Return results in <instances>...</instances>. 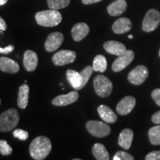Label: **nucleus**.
I'll return each mask as SVG.
<instances>
[{"label":"nucleus","instance_id":"nucleus-1","mask_svg":"<svg viewBox=\"0 0 160 160\" xmlns=\"http://www.w3.org/2000/svg\"><path fill=\"white\" fill-rule=\"evenodd\" d=\"M51 142L48 138L40 136L35 138L30 145L29 151L31 157L35 160L45 159L51 151Z\"/></svg>","mask_w":160,"mask_h":160},{"label":"nucleus","instance_id":"nucleus-2","mask_svg":"<svg viewBox=\"0 0 160 160\" xmlns=\"http://www.w3.org/2000/svg\"><path fill=\"white\" fill-rule=\"evenodd\" d=\"M37 24L43 27H55L62 22V17L58 10L50 9L37 12L35 16Z\"/></svg>","mask_w":160,"mask_h":160},{"label":"nucleus","instance_id":"nucleus-3","mask_svg":"<svg viewBox=\"0 0 160 160\" xmlns=\"http://www.w3.org/2000/svg\"><path fill=\"white\" fill-rule=\"evenodd\" d=\"M19 121L17 110L10 108L0 115V131L8 132L17 127Z\"/></svg>","mask_w":160,"mask_h":160},{"label":"nucleus","instance_id":"nucleus-4","mask_svg":"<svg viewBox=\"0 0 160 160\" xmlns=\"http://www.w3.org/2000/svg\"><path fill=\"white\" fill-rule=\"evenodd\" d=\"M93 88L97 94L100 97H107L113 90V84L108 78L103 75H98L93 79Z\"/></svg>","mask_w":160,"mask_h":160},{"label":"nucleus","instance_id":"nucleus-5","mask_svg":"<svg viewBox=\"0 0 160 160\" xmlns=\"http://www.w3.org/2000/svg\"><path fill=\"white\" fill-rule=\"evenodd\" d=\"M86 128L92 136L95 137L102 138L111 133V127L102 122L90 120L86 123Z\"/></svg>","mask_w":160,"mask_h":160},{"label":"nucleus","instance_id":"nucleus-6","mask_svg":"<svg viewBox=\"0 0 160 160\" xmlns=\"http://www.w3.org/2000/svg\"><path fill=\"white\" fill-rule=\"evenodd\" d=\"M160 23V13L156 9H151L147 12L142 22L144 31L152 32L157 28Z\"/></svg>","mask_w":160,"mask_h":160},{"label":"nucleus","instance_id":"nucleus-7","mask_svg":"<svg viewBox=\"0 0 160 160\" xmlns=\"http://www.w3.org/2000/svg\"><path fill=\"white\" fill-rule=\"evenodd\" d=\"M148 70L144 65H138L128 73L129 82L134 85H142L148 77Z\"/></svg>","mask_w":160,"mask_h":160},{"label":"nucleus","instance_id":"nucleus-8","mask_svg":"<svg viewBox=\"0 0 160 160\" xmlns=\"http://www.w3.org/2000/svg\"><path fill=\"white\" fill-rule=\"evenodd\" d=\"M77 53L69 50H62L56 53L52 57V61L57 66H63L75 61Z\"/></svg>","mask_w":160,"mask_h":160},{"label":"nucleus","instance_id":"nucleus-9","mask_svg":"<svg viewBox=\"0 0 160 160\" xmlns=\"http://www.w3.org/2000/svg\"><path fill=\"white\" fill-rule=\"evenodd\" d=\"M134 59V53L131 50H127L123 54L119 55L112 65V70L114 72H119L127 68Z\"/></svg>","mask_w":160,"mask_h":160},{"label":"nucleus","instance_id":"nucleus-10","mask_svg":"<svg viewBox=\"0 0 160 160\" xmlns=\"http://www.w3.org/2000/svg\"><path fill=\"white\" fill-rule=\"evenodd\" d=\"M64 41L63 34L60 32H53L48 36L45 42V48L48 52H53L59 48Z\"/></svg>","mask_w":160,"mask_h":160},{"label":"nucleus","instance_id":"nucleus-11","mask_svg":"<svg viewBox=\"0 0 160 160\" xmlns=\"http://www.w3.org/2000/svg\"><path fill=\"white\" fill-rule=\"evenodd\" d=\"M136 99L131 96L124 97L121 101L117 104V111L119 115L126 116L129 114L132 111V110L134 108L136 105Z\"/></svg>","mask_w":160,"mask_h":160},{"label":"nucleus","instance_id":"nucleus-12","mask_svg":"<svg viewBox=\"0 0 160 160\" xmlns=\"http://www.w3.org/2000/svg\"><path fill=\"white\" fill-rule=\"evenodd\" d=\"M79 98L77 91H71L65 95H59L52 100V104L55 106H66L74 103Z\"/></svg>","mask_w":160,"mask_h":160},{"label":"nucleus","instance_id":"nucleus-13","mask_svg":"<svg viewBox=\"0 0 160 160\" xmlns=\"http://www.w3.org/2000/svg\"><path fill=\"white\" fill-rule=\"evenodd\" d=\"M38 56L37 53L31 50H28L24 53L23 65L28 71L32 72L35 71L38 65Z\"/></svg>","mask_w":160,"mask_h":160},{"label":"nucleus","instance_id":"nucleus-14","mask_svg":"<svg viewBox=\"0 0 160 160\" xmlns=\"http://www.w3.org/2000/svg\"><path fill=\"white\" fill-rule=\"evenodd\" d=\"M88 25L85 22H79L73 25L71 30V35L74 41L79 42L87 37L89 33Z\"/></svg>","mask_w":160,"mask_h":160},{"label":"nucleus","instance_id":"nucleus-15","mask_svg":"<svg viewBox=\"0 0 160 160\" xmlns=\"http://www.w3.org/2000/svg\"><path fill=\"white\" fill-rule=\"evenodd\" d=\"M0 71L8 73H17L19 71V65L8 57H0Z\"/></svg>","mask_w":160,"mask_h":160},{"label":"nucleus","instance_id":"nucleus-16","mask_svg":"<svg viewBox=\"0 0 160 160\" xmlns=\"http://www.w3.org/2000/svg\"><path fill=\"white\" fill-rule=\"evenodd\" d=\"M104 48L108 53L113 55L119 56L123 54L127 51L125 45L124 44L117 41H108L104 43Z\"/></svg>","mask_w":160,"mask_h":160},{"label":"nucleus","instance_id":"nucleus-17","mask_svg":"<svg viewBox=\"0 0 160 160\" xmlns=\"http://www.w3.org/2000/svg\"><path fill=\"white\" fill-rule=\"evenodd\" d=\"M132 28L131 20L128 18L122 17L116 20L112 25V29L114 33L117 34H122L128 32Z\"/></svg>","mask_w":160,"mask_h":160},{"label":"nucleus","instance_id":"nucleus-18","mask_svg":"<svg viewBox=\"0 0 160 160\" xmlns=\"http://www.w3.org/2000/svg\"><path fill=\"white\" fill-rule=\"evenodd\" d=\"M127 2L125 0H115V2L108 6V13L112 17H117L122 15L127 9Z\"/></svg>","mask_w":160,"mask_h":160},{"label":"nucleus","instance_id":"nucleus-19","mask_svg":"<svg viewBox=\"0 0 160 160\" xmlns=\"http://www.w3.org/2000/svg\"><path fill=\"white\" fill-rule=\"evenodd\" d=\"M133 139V132L131 129L125 128L120 133L118 143L125 150H129Z\"/></svg>","mask_w":160,"mask_h":160},{"label":"nucleus","instance_id":"nucleus-20","mask_svg":"<svg viewBox=\"0 0 160 160\" xmlns=\"http://www.w3.org/2000/svg\"><path fill=\"white\" fill-rule=\"evenodd\" d=\"M97 111L101 119L107 123H114L117 120L116 113L110 108L108 106L101 105L98 107Z\"/></svg>","mask_w":160,"mask_h":160},{"label":"nucleus","instance_id":"nucleus-21","mask_svg":"<svg viewBox=\"0 0 160 160\" xmlns=\"http://www.w3.org/2000/svg\"><path fill=\"white\" fill-rule=\"evenodd\" d=\"M29 99V86L26 84L22 85L19 87L18 93L17 104L19 108L25 109L28 104Z\"/></svg>","mask_w":160,"mask_h":160},{"label":"nucleus","instance_id":"nucleus-22","mask_svg":"<svg viewBox=\"0 0 160 160\" xmlns=\"http://www.w3.org/2000/svg\"><path fill=\"white\" fill-rule=\"evenodd\" d=\"M67 79L71 84L72 87L77 91H79L82 89V79L80 73L73 70H68L66 72Z\"/></svg>","mask_w":160,"mask_h":160},{"label":"nucleus","instance_id":"nucleus-23","mask_svg":"<svg viewBox=\"0 0 160 160\" xmlns=\"http://www.w3.org/2000/svg\"><path fill=\"white\" fill-rule=\"evenodd\" d=\"M92 153L97 160H108L109 153L102 144L96 143L92 148Z\"/></svg>","mask_w":160,"mask_h":160},{"label":"nucleus","instance_id":"nucleus-24","mask_svg":"<svg viewBox=\"0 0 160 160\" xmlns=\"http://www.w3.org/2000/svg\"><path fill=\"white\" fill-rule=\"evenodd\" d=\"M107 60L102 55L96 56L93 62V69L94 71L104 73L107 69Z\"/></svg>","mask_w":160,"mask_h":160},{"label":"nucleus","instance_id":"nucleus-25","mask_svg":"<svg viewBox=\"0 0 160 160\" xmlns=\"http://www.w3.org/2000/svg\"><path fill=\"white\" fill-rule=\"evenodd\" d=\"M149 140L152 145H160V125L152 127L148 131Z\"/></svg>","mask_w":160,"mask_h":160},{"label":"nucleus","instance_id":"nucleus-26","mask_svg":"<svg viewBox=\"0 0 160 160\" xmlns=\"http://www.w3.org/2000/svg\"><path fill=\"white\" fill-rule=\"evenodd\" d=\"M71 0H47L50 9L59 10L65 8L69 5Z\"/></svg>","mask_w":160,"mask_h":160},{"label":"nucleus","instance_id":"nucleus-27","mask_svg":"<svg viewBox=\"0 0 160 160\" xmlns=\"http://www.w3.org/2000/svg\"><path fill=\"white\" fill-rule=\"evenodd\" d=\"M93 67L91 66H87L84 68L82 71H81L80 74L82 76V89L86 85V84L88 83V80L91 77V76L93 73Z\"/></svg>","mask_w":160,"mask_h":160},{"label":"nucleus","instance_id":"nucleus-28","mask_svg":"<svg viewBox=\"0 0 160 160\" xmlns=\"http://www.w3.org/2000/svg\"><path fill=\"white\" fill-rule=\"evenodd\" d=\"M13 152V149L11 145L5 140H0V153L3 156H9Z\"/></svg>","mask_w":160,"mask_h":160},{"label":"nucleus","instance_id":"nucleus-29","mask_svg":"<svg viewBox=\"0 0 160 160\" xmlns=\"http://www.w3.org/2000/svg\"><path fill=\"white\" fill-rule=\"evenodd\" d=\"M113 160H133L134 157L133 156L127 153V152L119 151L117 152L114 157L113 158Z\"/></svg>","mask_w":160,"mask_h":160},{"label":"nucleus","instance_id":"nucleus-30","mask_svg":"<svg viewBox=\"0 0 160 160\" xmlns=\"http://www.w3.org/2000/svg\"><path fill=\"white\" fill-rule=\"evenodd\" d=\"M13 135L14 137L17 138V139H19L20 140H23V141L27 139L29 137L28 131H23V130L22 129H16L15 131L13 132Z\"/></svg>","mask_w":160,"mask_h":160},{"label":"nucleus","instance_id":"nucleus-31","mask_svg":"<svg viewBox=\"0 0 160 160\" xmlns=\"http://www.w3.org/2000/svg\"><path fill=\"white\" fill-rule=\"evenodd\" d=\"M146 160H160V151H151L145 157Z\"/></svg>","mask_w":160,"mask_h":160},{"label":"nucleus","instance_id":"nucleus-32","mask_svg":"<svg viewBox=\"0 0 160 160\" xmlns=\"http://www.w3.org/2000/svg\"><path fill=\"white\" fill-rule=\"evenodd\" d=\"M151 97L157 105L160 106V88L153 90L151 93Z\"/></svg>","mask_w":160,"mask_h":160},{"label":"nucleus","instance_id":"nucleus-33","mask_svg":"<svg viewBox=\"0 0 160 160\" xmlns=\"http://www.w3.org/2000/svg\"><path fill=\"white\" fill-rule=\"evenodd\" d=\"M13 50H14V46L13 45H9L5 48L0 47V53H2V54H8V53H11Z\"/></svg>","mask_w":160,"mask_h":160},{"label":"nucleus","instance_id":"nucleus-34","mask_svg":"<svg viewBox=\"0 0 160 160\" xmlns=\"http://www.w3.org/2000/svg\"><path fill=\"white\" fill-rule=\"evenodd\" d=\"M152 122L156 125H160V111L156 112V113L152 116Z\"/></svg>","mask_w":160,"mask_h":160},{"label":"nucleus","instance_id":"nucleus-35","mask_svg":"<svg viewBox=\"0 0 160 160\" xmlns=\"http://www.w3.org/2000/svg\"><path fill=\"white\" fill-rule=\"evenodd\" d=\"M7 29V24L2 18L0 17V31H5Z\"/></svg>","mask_w":160,"mask_h":160},{"label":"nucleus","instance_id":"nucleus-36","mask_svg":"<svg viewBox=\"0 0 160 160\" xmlns=\"http://www.w3.org/2000/svg\"><path fill=\"white\" fill-rule=\"evenodd\" d=\"M101 1H102V0H82V2L84 5H91V4L99 2Z\"/></svg>","mask_w":160,"mask_h":160},{"label":"nucleus","instance_id":"nucleus-37","mask_svg":"<svg viewBox=\"0 0 160 160\" xmlns=\"http://www.w3.org/2000/svg\"><path fill=\"white\" fill-rule=\"evenodd\" d=\"M8 1V0H0V6L5 5Z\"/></svg>","mask_w":160,"mask_h":160},{"label":"nucleus","instance_id":"nucleus-38","mask_svg":"<svg viewBox=\"0 0 160 160\" xmlns=\"http://www.w3.org/2000/svg\"><path fill=\"white\" fill-rule=\"evenodd\" d=\"M133 35H129L128 36V38H129V39H133Z\"/></svg>","mask_w":160,"mask_h":160},{"label":"nucleus","instance_id":"nucleus-39","mask_svg":"<svg viewBox=\"0 0 160 160\" xmlns=\"http://www.w3.org/2000/svg\"><path fill=\"white\" fill-rule=\"evenodd\" d=\"M159 57H160V49H159Z\"/></svg>","mask_w":160,"mask_h":160},{"label":"nucleus","instance_id":"nucleus-40","mask_svg":"<svg viewBox=\"0 0 160 160\" xmlns=\"http://www.w3.org/2000/svg\"><path fill=\"white\" fill-rule=\"evenodd\" d=\"M1 102H2V101H1V99H0V105H1Z\"/></svg>","mask_w":160,"mask_h":160}]
</instances>
